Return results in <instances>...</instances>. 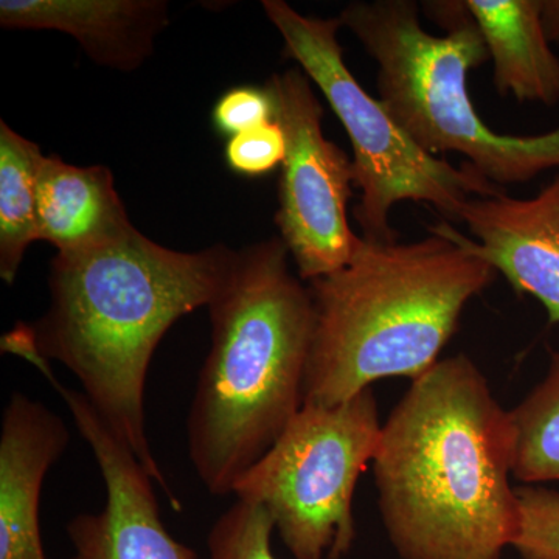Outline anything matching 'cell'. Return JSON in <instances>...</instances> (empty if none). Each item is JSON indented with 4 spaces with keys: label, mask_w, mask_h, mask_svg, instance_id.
Listing matches in <instances>:
<instances>
[{
    "label": "cell",
    "mask_w": 559,
    "mask_h": 559,
    "mask_svg": "<svg viewBox=\"0 0 559 559\" xmlns=\"http://www.w3.org/2000/svg\"><path fill=\"white\" fill-rule=\"evenodd\" d=\"M27 360L68 404L105 481V507L98 513L76 514L68 524L73 546L70 559H200L197 551L167 532L154 495L153 477L103 421L86 395L62 385L49 362L36 353Z\"/></svg>",
    "instance_id": "9c48e42d"
},
{
    "label": "cell",
    "mask_w": 559,
    "mask_h": 559,
    "mask_svg": "<svg viewBox=\"0 0 559 559\" xmlns=\"http://www.w3.org/2000/svg\"><path fill=\"white\" fill-rule=\"evenodd\" d=\"M159 0H2L0 24L68 33L98 64L134 70L167 25Z\"/></svg>",
    "instance_id": "7c38bea8"
},
{
    "label": "cell",
    "mask_w": 559,
    "mask_h": 559,
    "mask_svg": "<svg viewBox=\"0 0 559 559\" xmlns=\"http://www.w3.org/2000/svg\"><path fill=\"white\" fill-rule=\"evenodd\" d=\"M261 5L285 40L286 57L318 84L347 131L360 190L355 216L364 238L396 241L389 218L401 201L425 202L443 218L457 221L460 210L473 198L506 193L473 165L455 168L419 148L384 105L362 90L345 64L337 40L340 17L304 16L283 0H264Z\"/></svg>",
    "instance_id": "8992f818"
},
{
    "label": "cell",
    "mask_w": 559,
    "mask_h": 559,
    "mask_svg": "<svg viewBox=\"0 0 559 559\" xmlns=\"http://www.w3.org/2000/svg\"><path fill=\"white\" fill-rule=\"evenodd\" d=\"M39 240L58 253L83 252L134 229L106 167H76L44 157L36 186Z\"/></svg>",
    "instance_id": "4fadbf2b"
},
{
    "label": "cell",
    "mask_w": 559,
    "mask_h": 559,
    "mask_svg": "<svg viewBox=\"0 0 559 559\" xmlns=\"http://www.w3.org/2000/svg\"><path fill=\"white\" fill-rule=\"evenodd\" d=\"M498 271L450 224L412 242L360 237L348 264L310 282L314 331L304 404L333 407L439 362L471 299Z\"/></svg>",
    "instance_id": "3957f363"
},
{
    "label": "cell",
    "mask_w": 559,
    "mask_h": 559,
    "mask_svg": "<svg viewBox=\"0 0 559 559\" xmlns=\"http://www.w3.org/2000/svg\"><path fill=\"white\" fill-rule=\"evenodd\" d=\"M511 471L525 487L559 481V352L538 385L509 411Z\"/></svg>",
    "instance_id": "2e32d148"
},
{
    "label": "cell",
    "mask_w": 559,
    "mask_h": 559,
    "mask_svg": "<svg viewBox=\"0 0 559 559\" xmlns=\"http://www.w3.org/2000/svg\"><path fill=\"white\" fill-rule=\"evenodd\" d=\"M495 66L500 97L559 103V58L543 25V0H465Z\"/></svg>",
    "instance_id": "5bb4252c"
},
{
    "label": "cell",
    "mask_w": 559,
    "mask_h": 559,
    "mask_svg": "<svg viewBox=\"0 0 559 559\" xmlns=\"http://www.w3.org/2000/svg\"><path fill=\"white\" fill-rule=\"evenodd\" d=\"M288 255L282 238L237 252L207 307L212 347L187 433L198 477L219 498L234 495L304 407L314 305Z\"/></svg>",
    "instance_id": "277c9868"
},
{
    "label": "cell",
    "mask_w": 559,
    "mask_h": 559,
    "mask_svg": "<svg viewBox=\"0 0 559 559\" xmlns=\"http://www.w3.org/2000/svg\"><path fill=\"white\" fill-rule=\"evenodd\" d=\"M520 527L513 547L522 559H559V491L516 488Z\"/></svg>",
    "instance_id": "ac0fdd59"
},
{
    "label": "cell",
    "mask_w": 559,
    "mask_h": 559,
    "mask_svg": "<svg viewBox=\"0 0 559 559\" xmlns=\"http://www.w3.org/2000/svg\"><path fill=\"white\" fill-rule=\"evenodd\" d=\"M378 507L401 559H502L520 527L509 411L465 355L440 359L382 423Z\"/></svg>",
    "instance_id": "6da1fadb"
},
{
    "label": "cell",
    "mask_w": 559,
    "mask_h": 559,
    "mask_svg": "<svg viewBox=\"0 0 559 559\" xmlns=\"http://www.w3.org/2000/svg\"><path fill=\"white\" fill-rule=\"evenodd\" d=\"M266 90L286 139L275 223L300 280L310 283L340 271L358 250L347 215L355 167L323 135V109L304 70L272 76Z\"/></svg>",
    "instance_id": "ba28073f"
},
{
    "label": "cell",
    "mask_w": 559,
    "mask_h": 559,
    "mask_svg": "<svg viewBox=\"0 0 559 559\" xmlns=\"http://www.w3.org/2000/svg\"><path fill=\"white\" fill-rule=\"evenodd\" d=\"M448 28H423L411 0L348 3L347 27L378 64L380 102L426 153L462 154L496 186L524 183L559 168V128L533 138L499 134L484 123L468 91V73L489 60L487 44L465 2L440 3Z\"/></svg>",
    "instance_id": "5b68a950"
},
{
    "label": "cell",
    "mask_w": 559,
    "mask_h": 559,
    "mask_svg": "<svg viewBox=\"0 0 559 559\" xmlns=\"http://www.w3.org/2000/svg\"><path fill=\"white\" fill-rule=\"evenodd\" d=\"M382 423L373 390L340 406L304 404L234 495L267 511L296 559H342L356 540L353 499Z\"/></svg>",
    "instance_id": "52a82bcc"
},
{
    "label": "cell",
    "mask_w": 559,
    "mask_h": 559,
    "mask_svg": "<svg viewBox=\"0 0 559 559\" xmlns=\"http://www.w3.org/2000/svg\"><path fill=\"white\" fill-rule=\"evenodd\" d=\"M285 156V132L277 120L234 135L226 145V162L230 170L248 178L274 171L283 165Z\"/></svg>",
    "instance_id": "d6986e66"
},
{
    "label": "cell",
    "mask_w": 559,
    "mask_h": 559,
    "mask_svg": "<svg viewBox=\"0 0 559 559\" xmlns=\"http://www.w3.org/2000/svg\"><path fill=\"white\" fill-rule=\"evenodd\" d=\"M235 255L223 245L178 252L135 227L108 245L58 253L51 261L49 311L28 329L40 358L75 374L81 392L176 511L180 502L146 433V374L173 323L215 299Z\"/></svg>",
    "instance_id": "7a4b0ae2"
},
{
    "label": "cell",
    "mask_w": 559,
    "mask_h": 559,
    "mask_svg": "<svg viewBox=\"0 0 559 559\" xmlns=\"http://www.w3.org/2000/svg\"><path fill=\"white\" fill-rule=\"evenodd\" d=\"M44 154L0 121V277L13 285L25 250L39 240L36 186Z\"/></svg>",
    "instance_id": "9a60e30c"
},
{
    "label": "cell",
    "mask_w": 559,
    "mask_h": 559,
    "mask_svg": "<svg viewBox=\"0 0 559 559\" xmlns=\"http://www.w3.org/2000/svg\"><path fill=\"white\" fill-rule=\"evenodd\" d=\"M274 532L266 510L237 499L210 528L209 559H278L272 551Z\"/></svg>",
    "instance_id": "e0dca14e"
},
{
    "label": "cell",
    "mask_w": 559,
    "mask_h": 559,
    "mask_svg": "<svg viewBox=\"0 0 559 559\" xmlns=\"http://www.w3.org/2000/svg\"><path fill=\"white\" fill-rule=\"evenodd\" d=\"M69 440L64 421L49 407L21 392L10 396L0 432V559H47L40 491Z\"/></svg>",
    "instance_id": "8fae6325"
},
{
    "label": "cell",
    "mask_w": 559,
    "mask_h": 559,
    "mask_svg": "<svg viewBox=\"0 0 559 559\" xmlns=\"http://www.w3.org/2000/svg\"><path fill=\"white\" fill-rule=\"evenodd\" d=\"M212 120L216 131L230 139L275 120L274 100L266 87H234L216 102Z\"/></svg>",
    "instance_id": "ffe728a7"
},
{
    "label": "cell",
    "mask_w": 559,
    "mask_h": 559,
    "mask_svg": "<svg viewBox=\"0 0 559 559\" xmlns=\"http://www.w3.org/2000/svg\"><path fill=\"white\" fill-rule=\"evenodd\" d=\"M457 223L466 224L476 250L506 275L518 293L543 304L551 323H559V173L530 200L506 193L473 198Z\"/></svg>",
    "instance_id": "30bf717a"
}]
</instances>
